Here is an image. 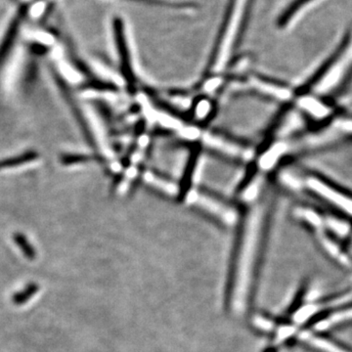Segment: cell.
<instances>
[{
    "instance_id": "cell-3",
    "label": "cell",
    "mask_w": 352,
    "mask_h": 352,
    "mask_svg": "<svg viewBox=\"0 0 352 352\" xmlns=\"http://www.w3.org/2000/svg\"><path fill=\"white\" fill-rule=\"evenodd\" d=\"M238 0H229L223 23L220 29L219 41H217V50H215L214 61L217 66L222 64L226 60L227 54L232 48V45L239 39L244 31L245 24L249 19L251 9L245 14L244 17L236 23V13H237Z\"/></svg>"
},
{
    "instance_id": "cell-1",
    "label": "cell",
    "mask_w": 352,
    "mask_h": 352,
    "mask_svg": "<svg viewBox=\"0 0 352 352\" xmlns=\"http://www.w3.org/2000/svg\"><path fill=\"white\" fill-rule=\"evenodd\" d=\"M351 41L352 34L349 32L339 47L312 76L305 92L329 100L344 89L352 78V57L346 59Z\"/></svg>"
},
{
    "instance_id": "cell-2",
    "label": "cell",
    "mask_w": 352,
    "mask_h": 352,
    "mask_svg": "<svg viewBox=\"0 0 352 352\" xmlns=\"http://www.w3.org/2000/svg\"><path fill=\"white\" fill-rule=\"evenodd\" d=\"M302 187L317 200L352 219V194L342 187L314 173L303 176Z\"/></svg>"
},
{
    "instance_id": "cell-10",
    "label": "cell",
    "mask_w": 352,
    "mask_h": 352,
    "mask_svg": "<svg viewBox=\"0 0 352 352\" xmlns=\"http://www.w3.org/2000/svg\"><path fill=\"white\" fill-rule=\"evenodd\" d=\"M309 1L310 0H294L287 7L286 10L280 15L279 19H278V25L280 28H284L285 25L288 24L289 21L293 18V16L295 15L296 11L300 10L305 4H307Z\"/></svg>"
},
{
    "instance_id": "cell-12",
    "label": "cell",
    "mask_w": 352,
    "mask_h": 352,
    "mask_svg": "<svg viewBox=\"0 0 352 352\" xmlns=\"http://www.w3.org/2000/svg\"><path fill=\"white\" fill-rule=\"evenodd\" d=\"M351 110H352V107H351Z\"/></svg>"
},
{
    "instance_id": "cell-11",
    "label": "cell",
    "mask_w": 352,
    "mask_h": 352,
    "mask_svg": "<svg viewBox=\"0 0 352 352\" xmlns=\"http://www.w3.org/2000/svg\"><path fill=\"white\" fill-rule=\"evenodd\" d=\"M38 153L29 151L19 157H11V159L3 160L0 162V170L2 168H14V166H20V164L29 163L38 157Z\"/></svg>"
},
{
    "instance_id": "cell-7",
    "label": "cell",
    "mask_w": 352,
    "mask_h": 352,
    "mask_svg": "<svg viewBox=\"0 0 352 352\" xmlns=\"http://www.w3.org/2000/svg\"><path fill=\"white\" fill-rule=\"evenodd\" d=\"M38 291V285L34 283V282H31V283L28 284L24 289L14 294L12 296V302L14 305H17V307L24 305L29 302V300H31Z\"/></svg>"
},
{
    "instance_id": "cell-4",
    "label": "cell",
    "mask_w": 352,
    "mask_h": 352,
    "mask_svg": "<svg viewBox=\"0 0 352 352\" xmlns=\"http://www.w3.org/2000/svg\"><path fill=\"white\" fill-rule=\"evenodd\" d=\"M294 107L298 111L305 120L317 122H327L335 117L333 108L327 99L321 98L308 92L296 94L294 99Z\"/></svg>"
},
{
    "instance_id": "cell-9",
    "label": "cell",
    "mask_w": 352,
    "mask_h": 352,
    "mask_svg": "<svg viewBox=\"0 0 352 352\" xmlns=\"http://www.w3.org/2000/svg\"><path fill=\"white\" fill-rule=\"evenodd\" d=\"M13 240L15 244L18 245L20 251L24 254L25 258L29 261H34L36 258V251L34 245L31 244L28 238L25 237L24 234L15 233L13 235Z\"/></svg>"
},
{
    "instance_id": "cell-8",
    "label": "cell",
    "mask_w": 352,
    "mask_h": 352,
    "mask_svg": "<svg viewBox=\"0 0 352 352\" xmlns=\"http://www.w3.org/2000/svg\"><path fill=\"white\" fill-rule=\"evenodd\" d=\"M349 321H352V307L346 308V309L340 310V311L330 315L328 318L321 322L320 327L327 329Z\"/></svg>"
},
{
    "instance_id": "cell-6",
    "label": "cell",
    "mask_w": 352,
    "mask_h": 352,
    "mask_svg": "<svg viewBox=\"0 0 352 352\" xmlns=\"http://www.w3.org/2000/svg\"><path fill=\"white\" fill-rule=\"evenodd\" d=\"M208 144L214 146L215 148H219V150H221L222 152L227 153L231 156H236L241 157V159H248L251 156L249 150L245 149L244 147L236 144V143L230 142L228 140H224V139L220 138H214V136H210L207 139Z\"/></svg>"
},
{
    "instance_id": "cell-5",
    "label": "cell",
    "mask_w": 352,
    "mask_h": 352,
    "mask_svg": "<svg viewBox=\"0 0 352 352\" xmlns=\"http://www.w3.org/2000/svg\"><path fill=\"white\" fill-rule=\"evenodd\" d=\"M300 339L307 344L308 346L314 347V349L320 352H351L344 347L339 346L332 340L325 339L320 336L314 335L309 332H303L300 335Z\"/></svg>"
}]
</instances>
